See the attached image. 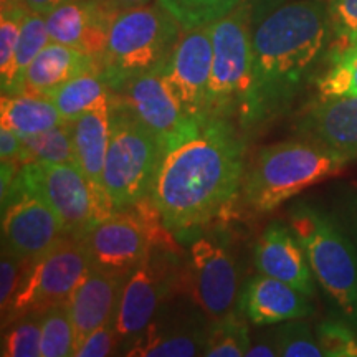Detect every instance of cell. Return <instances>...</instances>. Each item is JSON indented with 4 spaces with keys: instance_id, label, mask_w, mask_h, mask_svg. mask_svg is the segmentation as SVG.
I'll list each match as a JSON object with an SVG mask.
<instances>
[{
    "instance_id": "1",
    "label": "cell",
    "mask_w": 357,
    "mask_h": 357,
    "mask_svg": "<svg viewBox=\"0 0 357 357\" xmlns=\"http://www.w3.org/2000/svg\"><path fill=\"white\" fill-rule=\"evenodd\" d=\"M243 137L229 119L194 121L167 147L151 194L166 229H195L222 215L243 189Z\"/></svg>"
},
{
    "instance_id": "2",
    "label": "cell",
    "mask_w": 357,
    "mask_h": 357,
    "mask_svg": "<svg viewBox=\"0 0 357 357\" xmlns=\"http://www.w3.org/2000/svg\"><path fill=\"white\" fill-rule=\"evenodd\" d=\"M333 29L324 0H296L275 8L252 38V73L238 128L258 131L296 100L326 50Z\"/></svg>"
},
{
    "instance_id": "3",
    "label": "cell",
    "mask_w": 357,
    "mask_h": 357,
    "mask_svg": "<svg viewBox=\"0 0 357 357\" xmlns=\"http://www.w3.org/2000/svg\"><path fill=\"white\" fill-rule=\"evenodd\" d=\"M316 283L339 319L357 331V245L334 213L300 202L288 213Z\"/></svg>"
},
{
    "instance_id": "4",
    "label": "cell",
    "mask_w": 357,
    "mask_h": 357,
    "mask_svg": "<svg viewBox=\"0 0 357 357\" xmlns=\"http://www.w3.org/2000/svg\"><path fill=\"white\" fill-rule=\"evenodd\" d=\"M351 160L354 159L311 139L265 146L243 178L245 200L255 212H271L300 192L336 176Z\"/></svg>"
},
{
    "instance_id": "5",
    "label": "cell",
    "mask_w": 357,
    "mask_h": 357,
    "mask_svg": "<svg viewBox=\"0 0 357 357\" xmlns=\"http://www.w3.org/2000/svg\"><path fill=\"white\" fill-rule=\"evenodd\" d=\"M181 29L159 3L119 10L100 61L111 89L116 91L141 75L162 68L181 38Z\"/></svg>"
},
{
    "instance_id": "6",
    "label": "cell",
    "mask_w": 357,
    "mask_h": 357,
    "mask_svg": "<svg viewBox=\"0 0 357 357\" xmlns=\"http://www.w3.org/2000/svg\"><path fill=\"white\" fill-rule=\"evenodd\" d=\"M167 146L111 95V131L102 189L114 211H126L153 194Z\"/></svg>"
},
{
    "instance_id": "7",
    "label": "cell",
    "mask_w": 357,
    "mask_h": 357,
    "mask_svg": "<svg viewBox=\"0 0 357 357\" xmlns=\"http://www.w3.org/2000/svg\"><path fill=\"white\" fill-rule=\"evenodd\" d=\"M82 242L91 268L124 278L154 247L177 252L151 197L126 211H116L93 227Z\"/></svg>"
},
{
    "instance_id": "8",
    "label": "cell",
    "mask_w": 357,
    "mask_h": 357,
    "mask_svg": "<svg viewBox=\"0 0 357 357\" xmlns=\"http://www.w3.org/2000/svg\"><path fill=\"white\" fill-rule=\"evenodd\" d=\"M13 184L50 205L66 235L73 238H83L116 212L105 192L98 190L75 162L33 160L22 164Z\"/></svg>"
},
{
    "instance_id": "9",
    "label": "cell",
    "mask_w": 357,
    "mask_h": 357,
    "mask_svg": "<svg viewBox=\"0 0 357 357\" xmlns=\"http://www.w3.org/2000/svg\"><path fill=\"white\" fill-rule=\"evenodd\" d=\"M252 7H236L223 19L213 22V60L207 91V118L236 119L252 73Z\"/></svg>"
},
{
    "instance_id": "10",
    "label": "cell",
    "mask_w": 357,
    "mask_h": 357,
    "mask_svg": "<svg viewBox=\"0 0 357 357\" xmlns=\"http://www.w3.org/2000/svg\"><path fill=\"white\" fill-rule=\"evenodd\" d=\"M89 268V257L82 238L66 236L47 255L29 263L10 306L2 314V328L68 303Z\"/></svg>"
},
{
    "instance_id": "11",
    "label": "cell",
    "mask_w": 357,
    "mask_h": 357,
    "mask_svg": "<svg viewBox=\"0 0 357 357\" xmlns=\"http://www.w3.org/2000/svg\"><path fill=\"white\" fill-rule=\"evenodd\" d=\"M176 293L211 321L230 312L238 298V268L229 248L215 236L194 240L178 265Z\"/></svg>"
},
{
    "instance_id": "12",
    "label": "cell",
    "mask_w": 357,
    "mask_h": 357,
    "mask_svg": "<svg viewBox=\"0 0 357 357\" xmlns=\"http://www.w3.org/2000/svg\"><path fill=\"white\" fill-rule=\"evenodd\" d=\"M178 265L169 250L154 247L129 273L116 311L119 344L131 342L176 293Z\"/></svg>"
},
{
    "instance_id": "13",
    "label": "cell",
    "mask_w": 357,
    "mask_h": 357,
    "mask_svg": "<svg viewBox=\"0 0 357 357\" xmlns=\"http://www.w3.org/2000/svg\"><path fill=\"white\" fill-rule=\"evenodd\" d=\"M63 223L38 195L12 184L2 199V248L35 261L66 238Z\"/></svg>"
},
{
    "instance_id": "14",
    "label": "cell",
    "mask_w": 357,
    "mask_h": 357,
    "mask_svg": "<svg viewBox=\"0 0 357 357\" xmlns=\"http://www.w3.org/2000/svg\"><path fill=\"white\" fill-rule=\"evenodd\" d=\"M181 305H166L129 342V357L204 356L211 319L184 298Z\"/></svg>"
},
{
    "instance_id": "15",
    "label": "cell",
    "mask_w": 357,
    "mask_h": 357,
    "mask_svg": "<svg viewBox=\"0 0 357 357\" xmlns=\"http://www.w3.org/2000/svg\"><path fill=\"white\" fill-rule=\"evenodd\" d=\"M212 60V26L204 25L181 33L176 48L162 70L169 91L181 106L182 113L190 119L207 118L205 106Z\"/></svg>"
},
{
    "instance_id": "16",
    "label": "cell",
    "mask_w": 357,
    "mask_h": 357,
    "mask_svg": "<svg viewBox=\"0 0 357 357\" xmlns=\"http://www.w3.org/2000/svg\"><path fill=\"white\" fill-rule=\"evenodd\" d=\"M164 66L128 82L113 91V98L158 134L160 141L169 147L197 119L187 118L182 113L164 79Z\"/></svg>"
},
{
    "instance_id": "17",
    "label": "cell",
    "mask_w": 357,
    "mask_h": 357,
    "mask_svg": "<svg viewBox=\"0 0 357 357\" xmlns=\"http://www.w3.org/2000/svg\"><path fill=\"white\" fill-rule=\"evenodd\" d=\"M119 10L111 0H73L53 8L45 19L52 42L68 45L101 61Z\"/></svg>"
},
{
    "instance_id": "18",
    "label": "cell",
    "mask_w": 357,
    "mask_h": 357,
    "mask_svg": "<svg viewBox=\"0 0 357 357\" xmlns=\"http://www.w3.org/2000/svg\"><path fill=\"white\" fill-rule=\"evenodd\" d=\"M258 273L291 284L306 296L316 294V280L306 253L291 227L273 222L263 230L253 248Z\"/></svg>"
},
{
    "instance_id": "19",
    "label": "cell",
    "mask_w": 357,
    "mask_h": 357,
    "mask_svg": "<svg viewBox=\"0 0 357 357\" xmlns=\"http://www.w3.org/2000/svg\"><path fill=\"white\" fill-rule=\"evenodd\" d=\"M124 281V276L105 273L96 268H89L79 280L68 300L75 328V351L95 329L114 318Z\"/></svg>"
},
{
    "instance_id": "20",
    "label": "cell",
    "mask_w": 357,
    "mask_h": 357,
    "mask_svg": "<svg viewBox=\"0 0 357 357\" xmlns=\"http://www.w3.org/2000/svg\"><path fill=\"white\" fill-rule=\"evenodd\" d=\"M238 310L257 326L280 324L311 316L310 296L291 284L258 273L248 280L240 294Z\"/></svg>"
},
{
    "instance_id": "21",
    "label": "cell",
    "mask_w": 357,
    "mask_h": 357,
    "mask_svg": "<svg viewBox=\"0 0 357 357\" xmlns=\"http://www.w3.org/2000/svg\"><path fill=\"white\" fill-rule=\"evenodd\" d=\"M300 131L307 139L357 159V96L321 98L301 119Z\"/></svg>"
},
{
    "instance_id": "22",
    "label": "cell",
    "mask_w": 357,
    "mask_h": 357,
    "mask_svg": "<svg viewBox=\"0 0 357 357\" xmlns=\"http://www.w3.org/2000/svg\"><path fill=\"white\" fill-rule=\"evenodd\" d=\"M100 70V61L68 45L50 42L25 73L22 93L48 95L70 79Z\"/></svg>"
},
{
    "instance_id": "23",
    "label": "cell",
    "mask_w": 357,
    "mask_h": 357,
    "mask_svg": "<svg viewBox=\"0 0 357 357\" xmlns=\"http://www.w3.org/2000/svg\"><path fill=\"white\" fill-rule=\"evenodd\" d=\"M77 164L98 190L102 189L106 153L111 131V100L71 121Z\"/></svg>"
},
{
    "instance_id": "24",
    "label": "cell",
    "mask_w": 357,
    "mask_h": 357,
    "mask_svg": "<svg viewBox=\"0 0 357 357\" xmlns=\"http://www.w3.org/2000/svg\"><path fill=\"white\" fill-rule=\"evenodd\" d=\"M0 119L3 128L12 129L22 139L65 123L55 102L35 93L2 95Z\"/></svg>"
},
{
    "instance_id": "25",
    "label": "cell",
    "mask_w": 357,
    "mask_h": 357,
    "mask_svg": "<svg viewBox=\"0 0 357 357\" xmlns=\"http://www.w3.org/2000/svg\"><path fill=\"white\" fill-rule=\"evenodd\" d=\"M111 95L113 89L102 77L101 70H96L70 79L45 96L55 102L65 121H73L88 111L108 102Z\"/></svg>"
},
{
    "instance_id": "26",
    "label": "cell",
    "mask_w": 357,
    "mask_h": 357,
    "mask_svg": "<svg viewBox=\"0 0 357 357\" xmlns=\"http://www.w3.org/2000/svg\"><path fill=\"white\" fill-rule=\"evenodd\" d=\"M33 160L77 164L71 121H65L55 128L22 139L19 162L26 164L33 162Z\"/></svg>"
},
{
    "instance_id": "27",
    "label": "cell",
    "mask_w": 357,
    "mask_h": 357,
    "mask_svg": "<svg viewBox=\"0 0 357 357\" xmlns=\"http://www.w3.org/2000/svg\"><path fill=\"white\" fill-rule=\"evenodd\" d=\"M252 344L248 324L240 310L227 312L208 324L207 344L204 356L207 357H243Z\"/></svg>"
},
{
    "instance_id": "28",
    "label": "cell",
    "mask_w": 357,
    "mask_h": 357,
    "mask_svg": "<svg viewBox=\"0 0 357 357\" xmlns=\"http://www.w3.org/2000/svg\"><path fill=\"white\" fill-rule=\"evenodd\" d=\"M158 3L181 24L182 30H189L223 19L243 0H158Z\"/></svg>"
},
{
    "instance_id": "29",
    "label": "cell",
    "mask_w": 357,
    "mask_h": 357,
    "mask_svg": "<svg viewBox=\"0 0 357 357\" xmlns=\"http://www.w3.org/2000/svg\"><path fill=\"white\" fill-rule=\"evenodd\" d=\"M319 98L357 96V40L334 53L331 65L318 79Z\"/></svg>"
},
{
    "instance_id": "30",
    "label": "cell",
    "mask_w": 357,
    "mask_h": 357,
    "mask_svg": "<svg viewBox=\"0 0 357 357\" xmlns=\"http://www.w3.org/2000/svg\"><path fill=\"white\" fill-rule=\"evenodd\" d=\"M52 42L48 33L47 19L43 13L29 10L26 12L24 24H22L19 48H17L15 58V84H13L12 95H19L24 89V79L29 66L37 58L40 52Z\"/></svg>"
},
{
    "instance_id": "31",
    "label": "cell",
    "mask_w": 357,
    "mask_h": 357,
    "mask_svg": "<svg viewBox=\"0 0 357 357\" xmlns=\"http://www.w3.org/2000/svg\"><path fill=\"white\" fill-rule=\"evenodd\" d=\"M29 12L25 6L2 10L0 17V84L2 95H12L15 84V58L20 30Z\"/></svg>"
},
{
    "instance_id": "32",
    "label": "cell",
    "mask_w": 357,
    "mask_h": 357,
    "mask_svg": "<svg viewBox=\"0 0 357 357\" xmlns=\"http://www.w3.org/2000/svg\"><path fill=\"white\" fill-rule=\"evenodd\" d=\"M75 328L68 303L50 307L42 314V357L73 356Z\"/></svg>"
},
{
    "instance_id": "33",
    "label": "cell",
    "mask_w": 357,
    "mask_h": 357,
    "mask_svg": "<svg viewBox=\"0 0 357 357\" xmlns=\"http://www.w3.org/2000/svg\"><path fill=\"white\" fill-rule=\"evenodd\" d=\"M2 336L3 357H40L42 356V314H32L13 321ZM6 329V328H3Z\"/></svg>"
},
{
    "instance_id": "34",
    "label": "cell",
    "mask_w": 357,
    "mask_h": 357,
    "mask_svg": "<svg viewBox=\"0 0 357 357\" xmlns=\"http://www.w3.org/2000/svg\"><path fill=\"white\" fill-rule=\"evenodd\" d=\"M301 319L284 321L275 331L278 356L283 357H321V349L316 333H312L310 324Z\"/></svg>"
},
{
    "instance_id": "35",
    "label": "cell",
    "mask_w": 357,
    "mask_h": 357,
    "mask_svg": "<svg viewBox=\"0 0 357 357\" xmlns=\"http://www.w3.org/2000/svg\"><path fill=\"white\" fill-rule=\"evenodd\" d=\"M357 331L342 319L323 321L316 328V337L328 357H357Z\"/></svg>"
},
{
    "instance_id": "36",
    "label": "cell",
    "mask_w": 357,
    "mask_h": 357,
    "mask_svg": "<svg viewBox=\"0 0 357 357\" xmlns=\"http://www.w3.org/2000/svg\"><path fill=\"white\" fill-rule=\"evenodd\" d=\"M29 263L30 261L22 260L8 250L2 248V260H0V310H2V314L10 306Z\"/></svg>"
},
{
    "instance_id": "37",
    "label": "cell",
    "mask_w": 357,
    "mask_h": 357,
    "mask_svg": "<svg viewBox=\"0 0 357 357\" xmlns=\"http://www.w3.org/2000/svg\"><path fill=\"white\" fill-rule=\"evenodd\" d=\"M329 19L333 33L344 45L357 40V0H329Z\"/></svg>"
},
{
    "instance_id": "38",
    "label": "cell",
    "mask_w": 357,
    "mask_h": 357,
    "mask_svg": "<svg viewBox=\"0 0 357 357\" xmlns=\"http://www.w3.org/2000/svg\"><path fill=\"white\" fill-rule=\"evenodd\" d=\"M116 318V316H114ZM114 318L109 319L100 328L95 329L89 336L82 342V346L75 351V357H105L111 356L119 346L118 333H116Z\"/></svg>"
},
{
    "instance_id": "39",
    "label": "cell",
    "mask_w": 357,
    "mask_h": 357,
    "mask_svg": "<svg viewBox=\"0 0 357 357\" xmlns=\"http://www.w3.org/2000/svg\"><path fill=\"white\" fill-rule=\"evenodd\" d=\"M334 217L344 227L347 234L351 235V238L357 245V189L342 192L341 197L337 199Z\"/></svg>"
},
{
    "instance_id": "40",
    "label": "cell",
    "mask_w": 357,
    "mask_h": 357,
    "mask_svg": "<svg viewBox=\"0 0 357 357\" xmlns=\"http://www.w3.org/2000/svg\"><path fill=\"white\" fill-rule=\"evenodd\" d=\"M278 356V346H276V336L273 333H263L252 337V344L247 352V357H276Z\"/></svg>"
},
{
    "instance_id": "41",
    "label": "cell",
    "mask_w": 357,
    "mask_h": 357,
    "mask_svg": "<svg viewBox=\"0 0 357 357\" xmlns=\"http://www.w3.org/2000/svg\"><path fill=\"white\" fill-rule=\"evenodd\" d=\"M22 151V137L12 129L0 128V158L2 160H19Z\"/></svg>"
},
{
    "instance_id": "42",
    "label": "cell",
    "mask_w": 357,
    "mask_h": 357,
    "mask_svg": "<svg viewBox=\"0 0 357 357\" xmlns=\"http://www.w3.org/2000/svg\"><path fill=\"white\" fill-rule=\"evenodd\" d=\"M22 2H24V6L29 8V10L47 15V13L52 12L53 8L63 6L66 2H73V0H22Z\"/></svg>"
},
{
    "instance_id": "43",
    "label": "cell",
    "mask_w": 357,
    "mask_h": 357,
    "mask_svg": "<svg viewBox=\"0 0 357 357\" xmlns=\"http://www.w3.org/2000/svg\"><path fill=\"white\" fill-rule=\"evenodd\" d=\"M118 8H132V7H141V6H147L153 0H111Z\"/></svg>"
},
{
    "instance_id": "44",
    "label": "cell",
    "mask_w": 357,
    "mask_h": 357,
    "mask_svg": "<svg viewBox=\"0 0 357 357\" xmlns=\"http://www.w3.org/2000/svg\"><path fill=\"white\" fill-rule=\"evenodd\" d=\"M0 2H2V10H7V8L24 6V2H22V0H0Z\"/></svg>"
}]
</instances>
